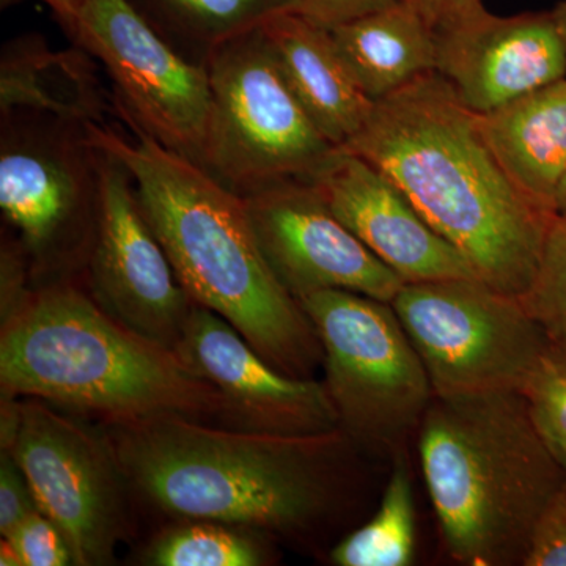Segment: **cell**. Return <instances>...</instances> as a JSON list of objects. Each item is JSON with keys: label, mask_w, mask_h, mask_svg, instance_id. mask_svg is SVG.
I'll return each instance as SVG.
<instances>
[{"label": "cell", "mask_w": 566, "mask_h": 566, "mask_svg": "<svg viewBox=\"0 0 566 566\" xmlns=\"http://www.w3.org/2000/svg\"><path fill=\"white\" fill-rule=\"evenodd\" d=\"M87 123L92 144L132 174L145 218L193 303L232 324L277 370L314 378L323 346L264 259L243 197L140 129Z\"/></svg>", "instance_id": "obj_3"}, {"label": "cell", "mask_w": 566, "mask_h": 566, "mask_svg": "<svg viewBox=\"0 0 566 566\" xmlns=\"http://www.w3.org/2000/svg\"><path fill=\"white\" fill-rule=\"evenodd\" d=\"M39 510L24 472L10 452L0 461V534L7 536L25 516Z\"/></svg>", "instance_id": "obj_28"}, {"label": "cell", "mask_w": 566, "mask_h": 566, "mask_svg": "<svg viewBox=\"0 0 566 566\" xmlns=\"http://www.w3.org/2000/svg\"><path fill=\"white\" fill-rule=\"evenodd\" d=\"M99 151L98 219L85 264L88 293L129 329L177 352L196 303L145 218L132 174L111 153Z\"/></svg>", "instance_id": "obj_12"}, {"label": "cell", "mask_w": 566, "mask_h": 566, "mask_svg": "<svg viewBox=\"0 0 566 566\" xmlns=\"http://www.w3.org/2000/svg\"><path fill=\"white\" fill-rule=\"evenodd\" d=\"M186 61L207 66L216 50L263 28L300 0H128Z\"/></svg>", "instance_id": "obj_21"}, {"label": "cell", "mask_w": 566, "mask_h": 566, "mask_svg": "<svg viewBox=\"0 0 566 566\" xmlns=\"http://www.w3.org/2000/svg\"><path fill=\"white\" fill-rule=\"evenodd\" d=\"M434 36L436 73L479 115L566 77L554 11L497 17L485 10Z\"/></svg>", "instance_id": "obj_15"}, {"label": "cell", "mask_w": 566, "mask_h": 566, "mask_svg": "<svg viewBox=\"0 0 566 566\" xmlns=\"http://www.w3.org/2000/svg\"><path fill=\"white\" fill-rule=\"evenodd\" d=\"M17 551L22 566H66L74 564L73 551L57 524L35 510L14 531L3 536Z\"/></svg>", "instance_id": "obj_26"}, {"label": "cell", "mask_w": 566, "mask_h": 566, "mask_svg": "<svg viewBox=\"0 0 566 566\" xmlns=\"http://www.w3.org/2000/svg\"><path fill=\"white\" fill-rule=\"evenodd\" d=\"M0 565L2 566H22L20 557H18L17 551L11 546L9 539L3 538L0 543Z\"/></svg>", "instance_id": "obj_32"}, {"label": "cell", "mask_w": 566, "mask_h": 566, "mask_svg": "<svg viewBox=\"0 0 566 566\" xmlns=\"http://www.w3.org/2000/svg\"><path fill=\"white\" fill-rule=\"evenodd\" d=\"M300 303L323 346L338 428L356 447L398 455L434 394L392 304L345 290H322Z\"/></svg>", "instance_id": "obj_6"}, {"label": "cell", "mask_w": 566, "mask_h": 566, "mask_svg": "<svg viewBox=\"0 0 566 566\" xmlns=\"http://www.w3.org/2000/svg\"><path fill=\"white\" fill-rule=\"evenodd\" d=\"M342 148L386 174L480 281L516 297L526 292L557 214L510 180L479 114L438 73L375 103Z\"/></svg>", "instance_id": "obj_2"}, {"label": "cell", "mask_w": 566, "mask_h": 566, "mask_svg": "<svg viewBox=\"0 0 566 566\" xmlns=\"http://www.w3.org/2000/svg\"><path fill=\"white\" fill-rule=\"evenodd\" d=\"M177 353L222 395L221 427L292 436L338 430L324 382L277 370L210 308L193 305Z\"/></svg>", "instance_id": "obj_14"}, {"label": "cell", "mask_w": 566, "mask_h": 566, "mask_svg": "<svg viewBox=\"0 0 566 566\" xmlns=\"http://www.w3.org/2000/svg\"><path fill=\"white\" fill-rule=\"evenodd\" d=\"M102 189V151L87 123L51 112L2 111L0 210L32 270L85 268Z\"/></svg>", "instance_id": "obj_7"}, {"label": "cell", "mask_w": 566, "mask_h": 566, "mask_svg": "<svg viewBox=\"0 0 566 566\" xmlns=\"http://www.w3.org/2000/svg\"><path fill=\"white\" fill-rule=\"evenodd\" d=\"M85 54L52 52L39 35L10 41L0 63V107L104 125L106 99Z\"/></svg>", "instance_id": "obj_20"}, {"label": "cell", "mask_w": 566, "mask_h": 566, "mask_svg": "<svg viewBox=\"0 0 566 566\" xmlns=\"http://www.w3.org/2000/svg\"><path fill=\"white\" fill-rule=\"evenodd\" d=\"M334 214L405 283L476 277L378 167L338 148L311 180Z\"/></svg>", "instance_id": "obj_16"}, {"label": "cell", "mask_w": 566, "mask_h": 566, "mask_svg": "<svg viewBox=\"0 0 566 566\" xmlns=\"http://www.w3.org/2000/svg\"><path fill=\"white\" fill-rule=\"evenodd\" d=\"M126 485L178 521H211L297 539L329 523L346 497L352 439L233 430L182 416L104 428Z\"/></svg>", "instance_id": "obj_1"}, {"label": "cell", "mask_w": 566, "mask_h": 566, "mask_svg": "<svg viewBox=\"0 0 566 566\" xmlns=\"http://www.w3.org/2000/svg\"><path fill=\"white\" fill-rule=\"evenodd\" d=\"M2 449L40 512L69 539L74 564L111 565L128 527L125 476L109 439L39 398H2Z\"/></svg>", "instance_id": "obj_10"}, {"label": "cell", "mask_w": 566, "mask_h": 566, "mask_svg": "<svg viewBox=\"0 0 566 566\" xmlns=\"http://www.w3.org/2000/svg\"><path fill=\"white\" fill-rule=\"evenodd\" d=\"M390 304L434 397L521 392L551 348L520 297L479 277L405 283Z\"/></svg>", "instance_id": "obj_9"}, {"label": "cell", "mask_w": 566, "mask_h": 566, "mask_svg": "<svg viewBox=\"0 0 566 566\" xmlns=\"http://www.w3.org/2000/svg\"><path fill=\"white\" fill-rule=\"evenodd\" d=\"M434 32L471 20L485 11L483 0H403Z\"/></svg>", "instance_id": "obj_30"}, {"label": "cell", "mask_w": 566, "mask_h": 566, "mask_svg": "<svg viewBox=\"0 0 566 566\" xmlns=\"http://www.w3.org/2000/svg\"><path fill=\"white\" fill-rule=\"evenodd\" d=\"M69 33L109 74L126 125L205 169L214 107L207 69L178 54L128 0H82Z\"/></svg>", "instance_id": "obj_11"}, {"label": "cell", "mask_w": 566, "mask_h": 566, "mask_svg": "<svg viewBox=\"0 0 566 566\" xmlns=\"http://www.w3.org/2000/svg\"><path fill=\"white\" fill-rule=\"evenodd\" d=\"M400 2L403 0H300V13L322 28L333 29Z\"/></svg>", "instance_id": "obj_29"}, {"label": "cell", "mask_w": 566, "mask_h": 566, "mask_svg": "<svg viewBox=\"0 0 566 566\" xmlns=\"http://www.w3.org/2000/svg\"><path fill=\"white\" fill-rule=\"evenodd\" d=\"M479 117L510 180L556 212L566 175V77Z\"/></svg>", "instance_id": "obj_18"}, {"label": "cell", "mask_w": 566, "mask_h": 566, "mask_svg": "<svg viewBox=\"0 0 566 566\" xmlns=\"http://www.w3.org/2000/svg\"><path fill=\"white\" fill-rule=\"evenodd\" d=\"M520 301L551 346L566 354V216L551 223L534 279Z\"/></svg>", "instance_id": "obj_24"}, {"label": "cell", "mask_w": 566, "mask_h": 566, "mask_svg": "<svg viewBox=\"0 0 566 566\" xmlns=\"http://www.w3.org/2000/svg\"><path fill=\"white\" fill-rule=\"evenodd\" d=\"M205 69L214 99L205 170L238 196L311 181L338 150L294 95L263 28L223 44Z\"/></svg>", "instance_id": "obj_8"}, {"label": "cell", "mask_w": 566, "mask_h": 566, "mask_svg": "<svg viewBox=\"0 0 566 566\" xmlns=\"http://www.w3.org/2000/svg\"><path fill=\"white\" fill-rule=\"evenodd\" d=\"M263 32L283 76L316 128L335 147H345L364 128L375 103L346 69L329 29L296 10L268 21Z\"/></svg>", "instance_id": "obj_17"}, {"label": "cell", "mask_w": 566, "mask_h": 566, "mask_svg": "<svg viewBox=\"0 0 566 566\" xmlns=\"http://www.w3.org/2000/svg\"><path fill=\"white\" fill-rule=\"evenodd\" d=\"M556 212L557 214L566 216V175L564 182H562L560 189H558L556 199Z\"/></svg>", "instance_id": "obj_34"}, {"label": "cell", "mask_w": 566, "mask_h": 566, "mask_svg": "<svg viewBox=\"0 0 566 566\" xmlns=\"http://www.w3.org/2000/svg\"><path fill=\"white\" fill-rule=\"evenodd\" d=\"M2 397L39 398L106 423L182 416L221 424L226 403L175 352L66 281L14 301L0 334Z\"/></svg>", "instance_id": "obj_4"}, {"label": "cell", "mask_w": 566, "mask_h": 566, "mask_svg": "<svg viewBox=\"0 0 566 566\" xmlns=\"http://www.w3.org/2000/svg\"><path fill=\"white\" fill-rule=\"evenodd\" d=\"M144 564L153 566H262L273 564L270 536L249 528L180 521L148 546Z\"/></svg>", "instance_id": "obj_23"}, {"label": "cell", "mask_w": 566, "mask_h": 566, "mask_svg": "<svg viewBox=\"0 0 566 566\" xmlns=\"http://www.w3.org/2000/svg\"><path fill=\"white\" fill-rule=\"evenodd\" d=\"M419 455L447 554L468 566L523 565L536 521L566 486L524 395L433 397Z\"/></svg>", "instance_id": "obj_5"}, {"label": "cell", "mask_w": 566, "mask_h": 566, "mask_svg": "<svg viewBox=\"0 0 566 566\" xmlns=\"http://www.w3.org/2000/svg\"><path fill=\"white\" fill-rule=\"evenodd\" d=\"M524 566H566V486L536 521Z\"/></svg>", "instance_id": "obj_27"}, {"label": "cell", "mask_w": 566, "mask_h": 566, "mask_svg": "<svg viewBox=\"0 0 566 566\" xmlns=\"http://www.w3.org/2000/svg\"><path fill=\"white\" fill-rule=\"evenodd\" d=\"M521 394L539 438L566 471V354L551 346Z\"/></svg>", "instance_id": "obj_25"}, {"label": "cell", "mask_w": 566, "mask_h": 566, "mask_svg": "<svg viewBox=\"0 0 566 566\" xmlns=\"http://www.w3.org/2000/svg\"><path fill=\"white\" fill-rule=\"evenodd\" d=\"M346 69L378 103L436 73L433 29L405 2L329 29Z\"/></svg>", "instance_id": "obj_19"}, {"label": "cell", "mask_w": 566, "mask_h": 566, "mask_svg": "<svg viewBox=\"0 0 566 566\" xmlns=\"http://www.w3.org/2000/svg\"><path fill=\"white\" fill-rule=\"evenodd\" d=\"M554 11V17H556L558 29H560L562 39H564L565 50H566V0L557 6Z\"/></svg>", "instance_id": "obj_33"}, {"label": "cell", "mask_w": 566, "mask_h": 566, "mask_svg": "<svg viewBox=\"0 0 566 566\" xmlns=\"http://www.w3.org/2000/svg\"><path fill=\"white\" fill-rule=\"evenodd\" d=\"M415 488L403 452L395 455L381 504L364 526L331 551L337 566H408L415 560Z\"/></svg>", "instance_id": "obj_22"}, {"label": "cell", "mask_w": 566, "mask_h": 566, "mask_svg": "<svg viewBox=\"0 0 566 566\" xmlns=\"http://www.w3.org/2000/svg\"><path fill=\"white\" fill-rule=\"evenodd\" d=\"M54 11L55 17L62 22L63 28L69 31L80 10L82 0H44Z\"/></svg>", "instance_id": "obj_31"}, {"label": "cell", "mask_w": 566, "mask_h": 566, "mask_svg": "<svg viewBox=\"0 0 566 566\" xmlns=\"http://www.w3.org/2000/svg\"><path fill=\"white\" fill-rule=\"evenodd\" d=\"M18 2H22V0H2V7L6 9V7L14 6Z\"/></svg>", "instance_id": "obj_35"}, {"label": "cell", "mask_w": 566, "mask_h": 566, "mask_svg": "<svg viewBox=\"0 0 566 566\" xmlns=\"http://www.w3.org/2000/svg\"><path fill=\"white\" fill-rule=\"evenodd\" d=\"M243 199L264 259L297 301L345 290L392 303L405 285L334 214L314 182L275 181Z\"/></svg>", "instance_id": "obj_13"}]
</instances>
